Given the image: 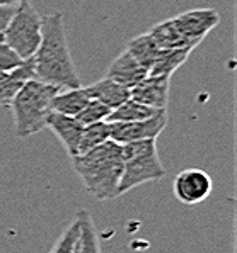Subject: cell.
<instances>
[{
    "instance_id": "cell-19",
    "label": "cell",
    "mask_w": 237,
    "mask_h": 253,
    "mask_svg": "<svg viewBox=\"0 0 237 253\" xmlns=\"http://www.w3.org/2000/svg\"><path fill=\"white\" fill-rule=\"evenodd\" d=\"M111 139V124L108 121H99L94 124H87L84 126L82 134H80L79 148H77V155L87 153V151L94 150L96 146L106 143Z\"/></svg>"
},
{
    "instance_id": "cell-9",
    "label": "cell",
    "mask_w": 237,
    "mask_h": 253,
    "mask_svg": "<svg viewBox=\"0 0 237 253\" xmlns=\"http://www.w3.org/2000/svg\"><path fill=\"white\" fill-rule=\"evenodd\" d=\"M169 77L147 75L138 85L130 88V99L137 100L143 106L157 109V111H164V109H168L169 102Z\"/></svg>"
},
{
    "instance_id": "cell-26",
    "label": "cell",
    "mask_w": 237,
    "mask_h": 253,
    "mask_svg": "<svg viewBox=\"0 0 237 253\" xmlns=\"http://www.w3.org/2000/svg\"><path fill=\"white\" fill-rule=\"evenodd\" d=\"M3 75H5V73H2V72H0V79H2V77H3Z\"/></svg>"
},
{
    "instance_id": "cell-14",
    "label": "cell",
    "mask_w": 237,
    "mask_h": 253,
    "mask_svg": "<svg viewBox=\"0 0 237 253\" xmlns=\"http://www.w3.org/2000/svg\"><path fill=\"white\" fill-rule=\"evenodd\" d=\"M149 36L157 44L159 49H182V48H191L195 49L196 46L191 44L184 36L179 33V29L173 22V19L162 21L155 24L149 31Z\"/></svg>"
},
{
    "instance_id": "cell-12",
    "label": "cell",
    "mask_w": 237,
    "mask_h": 253,
    "mask_svg": "<svg viewBox=\"0 0 237 253\" xmlns=\"http://www.w3.org/2000/svg\"><path fill=\"white\" fill-rule=\"evenodd\" d=\"M85 90H87L91 99L99 100V102H103L104 106H108L110 109L121 106L125 100L130 99V88L118 84V82L108 79V77L85 87Z\"/></svg>"
},
{
    "instance_id": "cell-24",
    "label": "cell",
    "mask_w": 237,
    "mask_h": 253,
    "mask_svg": "<svg viewBox=\"0 0 237 253\" xmlns=\"http://www.w3.org/2000/svg\"><path fill=\"white\" fill-rule=\"evenodd\" d=\"M14 10H15V5H3V7H0V34L5 31V27H7V24H9V21H10V17H12Z\"/></svg>"
},
{
    "instance_id": "cell-25",
    "label": "cell",
    "mask_w": 237,
    "mask_h": 253,
    "mask_svg": "<svg viewBox=\"0 0 237 253\" xmlns=\"http://www.w3.org/2000/svg\"><path fill=\"white\" fill-rule=\"evenodd\" d=\"M24 2V0H0V7L3 5H17V3Z\"/></svg>"
},
{
    "instance_id": "cell-2",
    "label": "cell",
    "mask_w": 237,
    "mask_h": 253,
    "mask_svg": "<svg viewBox=\"0 0 237 253\" xmlns=\"http://www.w3.org/2000/svg\"><path fill=\"white\" fill-rule=\"evenodd\" d=\"M72 167L92 197L98 201L116 199L123 173L121 145L113 139L87 153L72 158Z\"/></svg>"
},
{
    "instance_id": "cell-17",
    "label": "cell",
    "mask_w": 237,
    "mask_h": 253,
    "mask_svg": "<svg viewBox=\"0 0 237 253\" xmlns=\"http://www.w3.org/2000/svg\"><path fill=\"white\" fill-rule=\"evenodd\" d=\"M168 111V109H164ZM157 109H152L149 106H143V104L137 102L133 99H128L121 106L115 107L111 111L110 118H108V123H128V121H143V119H149L155 116Z\"/></svg>"
},
{
    "instance_id": "cell-16",
    "label": "cell",
    "mask_w": 237,
    "mask_h": 253,
    "mask_svg": "<svg viewBox=\"0 0 237 253\" xmlns=\"http://www.w3.org/2000/svg\"><path fill=\"white\" fill-rule=\"evenodd\" d=\"M191 48H182V49H161L149 70V75L152 77H173V73L178 68L182 67L191 54Z\"/></svg>"
},
{
    "instance_id": "cell-15",
    "label": "cell",
    "mask_w": 237,
    "mask_h": 253,
    "mask_svg": "<svg viewBox=\"0 0 237 253\" xmlns=\"http://www.w3.org/2000/svg\"><path fill=\"white\" fill-rule=\"evenodd\" d=\"M91 100L85 87H75V88H61L60 92L53 97L52 100V109L55 112L65 116H72L75 118L82 109L87 106V102Z\"/></svg>"
},
{
    "instance_id": "cell-5",
    "label": "cell",
    "mask_w": 237,
    "mask_h": 253,
    "mask_svg": "<svg viewBox=\"0 0 237 253\" xmlns=\"http://www.w3.org/2000/svg\"><path fill=\"white\" fill-rule=\"evenodd\" d=\"M41 15L33 7L29 0L17 3L2 40L9 48H12L22 60H31L36 53L41 41Z\"/></svg>"
},
{
    "instance_id": "cell-6",
    "label": "cell",
    "mask_w": 237,
    "mask_h": 253,
    "mask_svg": "<svg viewBox=\"0 0 237 253\" xmlns=\"http://www.w3.org/2000/svg\"><path fill=\"white\" fill-rule=\"evenodd\" d=\"M111 139L119 145L142 141V139H157L159 134L168 126V111H161L155 116L143 121H128V123H110Z\"/></svg>"
},
{
    "instance_id": "cell-20",
    "label": "cell",
    "mask_w": 237,
    "mask_h": 253,
    "mask_svg": "<svg viewBox=\"0 0 237 253\" xmlns=\"http://www.w3.org/2000/svg\"><path fill=\"white\" fill-rule=\"evenodd\" d=\"M126 51L130 53L143 68L150 70L161 49H159L157 44L152 41L149 33H145V34H140V36L133 38L131 41H128Z\"/></svg>"
},
{
    "instance_id": "cell-22",
    "label": "cell",
    "mask_w": 237,
    "mask_h": 253,
    "mask_svg": "<svg viewBox=\"0 0 237 253\" xmlns=\"http://www.w3.org/2000/svg\"><path fill=\"white\" fill-rule=\"evenodd\" d=\"M79 217H73V221L68 224V228L61 233V236L58 238L55 247L52 248L50 253H77V241H79Z\"/></svg>"
},
{
    "instance_id": "cell-8",
    "label": "cell",
    "mask_w": 237,
    "mask_h": 253,
    "mask_svg": "<svg viewBox=\"0 0 237 253\" xmlns=\"http://www.w3.org/2000/svg\"><path fill=\"white\" fill-rule=\"evenodd\" d=\"M173 22L186 40L198 46L210 31L219 26L220 15L215 9H191L173 17Z\"/></svg>"
},
{
    "instance_id": "cell-13",
    "label": "cell",
    "mask_w": 237,
    "mask_h": 253,
    "mask_svg": "<svg viewBox=\"0 0 237 253\" xmlns=\"http://www.w3.org/2000/svg\"><path fill=\"white\" fill-rule=\"evenodd\" d=\"M29 79H34L33 60H26L21 67L5 73L0 79V107H10L15 93Z\"/></svg>"
},
{
    "instance_id": "cell-1",
    "label": "cell",
    "mask_w": 237,
    "mask_h": 253,
    "mask_svg": "<svg viewBox=\"0 0 237 253\" xmlns=\"http://www.w3.org/2000/svg\"><path fill=\"white\" fill-rule=\"evenodd\" d=\"M41 21V41L34 56L31 58L34 79L52 84L58 88L80 87L82 82L70 54L63 14H48Z\"/></svg>"
},
{
    "instance_id": "cell-10",
    "label": "cell",
    "mask_w": 237,
    "mask_h": 253,
    "mask_svg": "<svg viewBox=\"0 0 237 253\" xmlns=\"http://www.w3.org/2000/svg\"><path fill=\"white\" fill-rule=\"evenodd\" d=\"M46 127L60 139V143L67 150L70 158L77 157V148H79L80 134L84 126L72 116H65L60 112L52 111V114L46 119Z\"/></svg>"
},
{
    "instance_id": "cell-11",
    "label": "cell",
    "mask_w": 237,
    "mask_h": 253,
    "mask_svg": "<svg viewBox=\"0 0 237 253\" xmlns=\"http://www.w3.org/2000/svg\"><path fill=\"white\" fill-rule=\"evenodd\" d=\"M147 75H149V70L143 68L126 49L113 60L111 67L106 73L108 79L118 82V84L125 85L128 88H133L135 85H138Z\"/></svg>"
},
{
    "instance_id": "cell-4",
    "label": "cell",
    "mask_w": 237,
    "mask_h": 253,
    "mask_svg": "<svg viewBox=\"0 0 237 253\" xmlns=\"http://www.w3.org/2000/svg\"><path fill=\"white\" fill-rule=\"evenodd\" d=\"M123 173L118 196L142 184L157 182L166 177V169L157 153V139H142L121 145Z\"/></svg>"
},
{
    "instance_id": "cell-18",
    "label": "cell",
    "mask_w": 237,
    "mask_h": 253,
    "mask_svg": "<svg viewBox=\"0 0 237 253\" xmlns=\"http://www.w3.org/2000/svg\"><path fill=\"white\" fill-rule=\"evenodd\" d=\"M75 216L79 217V224H80L79 241H77V253H101L99 236L89 211L80 209Z\"/></svg>"
},
{
    "instance_id": "cell-3",
    "label": "cell",
    "mask_w": 237,
    "mask_h": 253,
    "mask_svg": "<svg viewBox=\"0 0 237 253\" xmlns=\"http://www.w3.org/2000/svg\"><path fill=\"white\" fill-rule=\"evenodd\" d=\"M61 88L38 79H29L15 93L10 109L14 114V133L28 138L46 127V119L52 114V100Z\"/></svg>"
},
{
    "instance_id": "cell-23",
    "label": "cell",
    "mask_w": 237,
    "mask_h": 253,
    "mask_svg": "<svg viewBox=\"0 0 237 253\" xmlns=\"http://www.w3.org/2000/svg\"><path fill=\"white\" fill-rule=\"evenodd\" d=\"M24 61L26 60H22L12 48H9V46L3 42V40L0 41V72L9 73L17 67H21Z\"/></svg>"
},
{
    "instance_id": "cell-7",
    "label": "cell",
    "mask_w": 237,
    "mask_h": 253,
    "mask_svg": "<svg viewBox=\"0 0 237 253\" xmlns=\"http://www.w3.org/2000/svg\"><path fill=\"white\" fill-rule=\"evenodd\" d=\"M174 196L186 206H196L207 201L213 190L212 177L201 169H186L176 175L173 184Z\"/></svg>"
},
{
    "instance_id": "cell-27",
    "label": "cell",
    "mask_w": 237,
    "mask_h": 253,
    "mask_svg": "<svg viewBox=\"0 0 237 253\" xmlns=\"http://www.w3.org/2000/svg\"><path fill=\"white\" fill-rule=\"evenodd\" d=\"M0 41H2V34H0Z\"/></svg>"
},
{
    "instance_id": "cell-21",
    "label": "cell",
    "mask_w": 237,
    "mask_h": 253,
    "mask_svg": "<svg viewBox=\"0 0 237 253\" xmlns=\"http://www.w3.org/2000/svg\"><path fill=\"white\" fill-rule=\"evenodd\" d=\"M111 111L113 109L104 106L103 102L91 99L87 102V106H85L82 111L75 116V119L79 121L82 126H87V124H94V123H99V121H108Z\"/></svg>"
}]
</instances>
